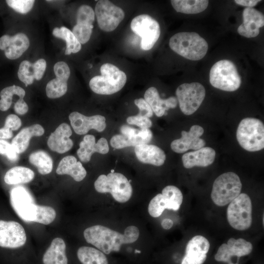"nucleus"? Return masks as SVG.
I'll return each mask as SVG.
<instances>
[{
  "label": "nucleus",
  "instance_id": "1",
  "mask_svg": "<svg viewBox=\"0 0 264 264\" xmlns=\"http://www.w3.org/2000/svg\"><path fill=\"white\" fill-rule=\"evenodd\" d=\"M139 234L138 228L134 225L128 226L123 234L101 225L90 226L84 231L87 242L106 254L119 251L123 244L135 242Z\"/></svg>",
  "mask_w": 264,
  "mask_h": 264
},
{
  "label": "nucleus",
  "instance_id": "2",
  "mask_svg": "<svg viewBox=\"0 0 264 264\" xmlns=\"http://www.w3.org/2000/svg\"><path fill=\"white\" fill-rule=\"evenodd\" d=\"M169 46L176 53L192 61L202 59L208 50V44L196 32H180L170 39Z\"/></svg>",
  "mask_w": 264,
  "mask_h": 264
},
{
  "label": "nucleus",
  "instance_id": "3",
  "mask_svg": "<svg viewBox=\"0 0 264 264\" xmlns=\"http://www.w3.org/2000/svg\"><path fill=\"white\" fill-rule=\"evenodd\" d=\"M101 75L92 77L89 83L95 93L110 95L120 91L127 82L126 73L115 65L106 63L100 67Z\"/></svg>",
  "mask_w": 264,
  "mask_h": 264
},
{
  "label": "nucleus",
  "instance_id": "4",
  "mask_svg": "<svg viewBox=\"0 0 264 264\" xmlns=\"http://www.w3.org/2000/svg\"><path fill=\"white\" fill-rule=\"evenodd\" d=\"M236 137L240 145L249 152L260 151L264 148V126L255 118L247 117L240 122Z\"/></svg>",
  "mask_w": 264,
  "mask_h": 264
},
{
  "label": "nucleus",
  "instance_id": "5",
  "mask_svg": "<svg viewBox=\"0 0 264 264\" xmlns=\"http://www.w3.org/2000/svg\"><path fill=\"white\" fill-rule=\"evenodd\" d=\"M96 191L100 193H110L117 202L125 203L131 198L132 186L127 177L119 173L111 172L101 175L94 182Z\"/></svg>",
  "mask_w": 264,
  "mask_h": 264
},
{
  "label": "nucleus",
  "instance_id": "6",
  "mask_svg": "<svg viewBox=\"0 0 264 264\" xmlns=\"http://www.w3.org/2000/svg\"><path fill=\"white\" fill-rule=\"evenodd\" d=\"M209 81L214 88L226 91L236 90L242 83L236 66L228 60L219 61L212 66Z\"/></svg>",
  "mask_w": 264,
  "mask_h": 264
},
{
  "label": "nucleus",
  "instance_id": "7",
  "mask_svg": "<svg viewBox=\"0 0 264 264\" xmlns=\"http://www.w3.org/2000/svg\"><path fill=\"white\" fill-rule=\"evenodd\" d=\"M242 187L241 179L236 173L232 172L223 173L214 182L211 199L216 205L224 206L241 194Z\"/></svg>",
  "mask_w": 264,
  "mask_h": 264
},
{
  "label": "nucleus",
  "instance_id": "8",
  "mask_svg": "<svg viewBox=\"0 0 264 264\" xmlns=\"http://www.w3.org/2000/svg\"><path fill=\"white\" fill-rule=\"evenodd\" d=\"M252 209L250 197L246 194H240L227 208V220L230 225L238 230L248 229L252 221Z\"/></svg>",
  "mask_w": 264,
  "mask_h": 264
},
{
  "label": "nucleus",
  "instance_id": "9",
  "mask_svg": "<svg viewBox=\"0 0 264 264\" xmlns=\"http://www.w3.org/2000/svg\"><path fill=\"white\" fill-rule=\"evenodd\" d=\"M204 87L200 83H184L176 89V94L181 111L189 115L199 108L205 96Z\"/></svg>",
  "mask_w": 264,
  "mask_h": 264
},
{
  "label": "nucleus",
  "instance_id": "10",
  "mask_svg": "<svg viewBox=\"0 0 264 264\" xmlns=\"http://www.w3.org/2000/svg\"><path fill=\"white\" fill-rule=\"evenodd\" d=\"M131 28L141 38V47L144 50L152 49L160 35L158 22L147 14H141L134 17L131 22Z\"/></svg>",
  "mask_w": 264,
  "mask_h": 264
},
{
  "label": "nucleus",
  "instance_id": "11",
  "mask_svg": "<svg viewBox=\"0 0 264 264\" xmlns=\"http://www.w3.org/2000/svg\"><path fill=\"white\" fill-rule=\"evenodd\" d=\"M183 201V195L176 186L168 185L164 187L161 194L154 197L150 201L148 210L154 218L161 215L165 209L177 211Z\"/></svg>",
  "mask_w": 264,
  "mask_h": 264
},
{
  "label": "nucleus",
  "instance_id": "12",
  "mask_svg": "<svg viewBox=\"0 0 264 264\" xmlns=\"http://www.w3.org/2000/svg\"><path fill=\"white\" fill-rule=\"evenodd\" d=\"M94 13L99 28L105 32L115 30L125 18L123 9L108 0H98Z\"/></svg>",
  "mask_w": 264,
  "mask_h": 264
},
{
  "label": "nucleus",
  "instance_id": "13",
  "mask_svg": "<svg viewBox=\"0 0 264 264\" xmlns=\"http://www.w3.org/2000/svg\"><path fill=\"white\" fill-rule=\"evenodd\" d=\"M120 131L121 134L113 136L110 140L111 146L116 149L146 144L153 138V133L149 129L138 130L124 125L120 127Z\"/></svg>",
  "mask_w": 264,
  "mask_h": 264
},
{
  "label": "nucleus",
  "instance_id": "14",
  "mask_svg": "<svg viewBox=\"0 0 264 264\" xmlns=\"http://www.w3.org/2000/svg\"><path fill=\"white\" fill-rule=\"evenodd\" d=\"M10 197L12 206L19 217L25 221L33 222L36 204L28 191L22 186L15 187L11 190Z\"/></svg>",
  "mask_w": 264,
  "mask_h": 264
},
{
  "label": "nucleus",
  "instance_id": "15",
  "mask_svg": "<svg viewBox=\"0 0 264 264\" xmlns=\"http://www.w3.org/2000/svg\"><path fill=\"white\" fill-rule=\"evenodd\" d=\"M252 249L253 246L250 242L242 238H231L227 243H223L219 247L215 259L218 262L236 264L233 261V257H236L239 260L240 257L250 254Z\"/></svg>",
  "mask_w": 264,
  "mask_h": 264
},
{
  "label": "nucleus",
  "instance_id": "16",
  "mask_svg": "<svg viewBox=\"0 0 264 264\" xmlns=\"http://www.w3.org/2000/svg\"><path fill=\"white\" fill-rule=\"evenodd\" d=\"M26 240L24 229L19 223L0 220V246L18 248L23 245Z\"/></svg>",
  "mask_w": 264,
  "mask_h": 264
},
{
  "label": "nucleus",
  "instance_id": "17",
  "mask_svg": "<svg viewBox=\"0 0 264 264\" xmlns=\"http://www.w3.org/2000/svg\"><path fill=\"white\" fill-rule=\"evenodd\" d=\"M203 133L202 127L194 125L188 132L182 131L181 138L173 141L171 148L174 152L180 154L190 149L197 150L204 147L205 142L200 138Z\"/></svg>",
  "mask_w": 264,
  "mask_h": 264
},
{
  "label": "nucleus",
  "instance_id": "18",
  "mask_svg": "<svg viewBox=\"0 0 264 264\" xmlns=\"http://www.w3.org/2000/svg\"><path fill=\"white\" fill-rule=\"evenodd\" d=\"M68 117L74 131L79 135L86 134L91 129L101 132L106 127V118L101 115L87 116L74 111Z\"/></svg>",
  "mask_w": 264,
  "mask_h": 264
},
{
  "label": "nucleus",
  "instance_id": "19",
  "mask_svg": "<svg viewBox=\"0 0 264 264\" xmlns=\"http://www.w3.org/2000/svg\"><path fill=\"white\" fill-rule=\"evenodd\" d=\"M208 240L201 235L193 237L187 243L181 264H203L210 248Z\"/></svg>",
  "mask_w": 264,
  "mask_h": 264
},
{
  "label": "nucleus",
  "instance_id": "20",
  "mask_svg": "<svg viewBox=\"0 0 264 264\" xmlns=\"http://www.w3.org/2000/svg\"><path fill=\"white\" fill-rule=\"evenodd\" d=\"M30 42L27 36L19 33L13 36L4 35L0 38V49L4 51L6 57L15 60L20 57L28 49Z\"/></svg>",
  "mask_w": 264,
  "mask_h": 264
},
{
  "label": "nucleus",
  "instance_id": "21",
  "mask_svg": "<svg viewBox=\"0 0 264 264\" xmlns=\"http://www.w3.org/2000/svg\"><path fill=\"white\" fill-rule=\"evenodd\" d=\"M243 22L238 28V33L246 38H253L260 33L264 25V16L260 11L253 7H246L242 12Z\"/></svg>",
  "mask_w": 264,
  "mask_h": 264
},
{
  "label": "nucleus",
  "instance_id": "22",
  "mask_svg": "<svg viewBox=\"0 0 264 264\" xmlns=\"http://www.w3.org/2000/svg\"><path fill=\"white\" fill-rule=\"evenodd\" d=\"M70 126L66 123L60 124L51 133L47 140V145L52 151L63 154L70 150L73 145L72 140L69 138L72 135Z\"/></svg>",
  "mask_w": 264,
  "mask_h": 264
},
{
  "label": "nucleus",
  "instance_id": "23",
  "mask_svg": "<svg viewBox=\"0 0 264 264\" xmlns=\"http://www.w3.org/2000/svg\"><path fill=\"white\" fill-rule=\"evenodd\" d=\"M109 151L108 142L105 138H100L96 143L95 137L93 135L87 134L80 143L77 154L80 160L86 163L90 161L94 153L106 154Z\"/></svg>",
  "mask_w": 264,
  "mask_h": 264
},
{
  "label": "nucleus",
  "instance_id": "24",
  "mask_svg": "<svg viewBox=\"0 0 264 264\" xmlns=\"http://www.w3.org/2000/svg\"><path fill=\"white\" fill-rule=\"evenodd\" d=\"M215 157L214 149L210 147H204L184 154L182 156V161L185 168L190 169L195 166H208L213 163Z\"/></svg>",
  "mask_w": 264,
  "mask_h": 264
},
{
  "label": "nucleus",
  "instance_id": "25",
  "mask_svg": "<svg viewBox=\"0 0 264 264\" xmlns=\"http://www.w3.org/2000/svg\"><path fill=\"white\" fill-rule=\"evenodd\" d=\"M144 99L150 106L153 112L161 117L169 109H174L177 105L176 97L171 96L167 99L160 97L157 89L153 87L148 88L144 93Z\"/></svg>",
  "mask_w": 264,
  "mask_h": 264
},
{
  "label": "nucleus",
  "instance_id": "26",
  "mask_svg": "<svg viewBox=\"0 0 264 264\" xmlns=\"http://www.w3.org/2000/svg\"><path fill=\"white\" fill-rule=\"evenodd\" d=\"M134 152L138 160L143 163L160 166L166 160L164 152L154 145L146 144L137 146L134 147Z\"/></svg>",
  "mask_w": 264,
  "mask_h": 264
},
{
  "label": "nucleus",
  "instance_id": "27",
  "mask_svg": "<svg viewBox=\"0 0 264 264\" xmlns=\"http://www.w3.org/2000/svg\"><path fill=\"white\" fill-rule=\"evenodd\" d=\"M56 173L69 175L76 181H82L87 175V171L82 163L72 155L66 156L60 161Z\"/></svg>",
  "mask_w": 264,
  "mask_h": 264
},
{
  "label": "nucleus",
  "instance_id": "28",
  "mask_svg": "<svg viewBox=\"0 0 264 264\" xmlns=\"http://www.w3.org/2000/svg\"><path fill=\"white\" fill-rule=\"evenodd\" d=\"M44 132L43 127L37 124L24 128L14 137L11 145L18 154H21L27 149L32 137L42 136Z\"/></svg>",
  "mask_w": 264,
  "mask_h": 264
},
{
  "label": "nucleus",
  "instance_id": "29",
  "mask_svg": "<svg viewBox=\"0 0 264 264\" xmlns=\"http://www.w3.org/2000/svg\"><path fill=\"white\" fill-rule=\"evenodd\" d=\"M66 248V243L62 238L54 239L43 256L44 264H67Z\"/></svg>",
  "mask_w": 264,
  "mask_h": 264
},
{
  "label": "nucleus",
  "instance_id": "30",
  "mask_svg": "<svg viewBox=\"0 0 264 264\" xmlns=\"http://www.w3.org/2000/svg\"><path fill=\"white\" fill-rule=\"evenodd\" d=\"M34 177V173L31 169L22 166H16L6 173L4 180L7 184L15 185L29 182Z\"/></svg>",
  "mask_w": 264,
  "mask_h": 264
},
{
  "label": "nucleus",
  "instance_id": "31",
  "mask_svg": "<svg viewBox=\"0 0 264 264\" xmlns=\"http://www.w3.org/2000/svg\"><path fill=\"white\" fill-rule=\"evenodd\" d=\"M171 4L177 12L184 14H198L205 10L209 1L206 0H172Z\"/></svg>",
  "mask_w": 264,
  "mask_h": 264
},
{
  "label": "nucleus",
  "instance_id": "32",
  "mask_svg": "<svg viewBox=\"0 0 264 264\" xmlns=\"http://www.w3.org/2000/svg\"><path fill=\"white\" fill-rule=\"evenodd\" d=\"M77 255L82 264H108V259L103 252L93 247H80Z\"/></svg>",
  "mask_w": 264,
  "mask_h": 264
},
{
  "label": "nucleus",
  "instance_id": "33",
  "mask_svg": "<svg viewBox=\"0 0 264 264\" xmlns=\"http://www.w3.org/2000/svg\"><path fill=\"white\" fill-rule=\"evenodd\" d=\"M52 35L56 38L66 41L65 55H68L71 53H76L81 50V44L76 38L72 32L66 27L54 28L52 31Z\"/></svg>",
  "mask_w": 264,
  "mask_h": 264
},
{
  "label": "nucleus",
  "instance_id": "34",
  "mask_svg": "<svg viewBox=\"0 0 264 264\" xmlns=\"http://www.w3.org/2000/svg\"><path fill=\"white\" fill-rule=\"evenodd\" d=\"M29 162L36 166L39 173L47 175L51 173L53 169V160L46 152L38 151L32 153L29 157Z\"/></svg>",
  "mask_w": 264,
  "mask_h": 264
},
{
  "label": "nucleus",
  "instance_id": "35",
  "mask_svg": "<svg viewBox=\"0 0 264 264\" xmlns=\"http://www.w3.org/2000/svg\"><path fill=\"white\" fill-rule=\"evenodd\" d=\"M16 95L19 98H23L25 95V90L21 87L13 85L2 89L0 93V110L6 111L11 106L13 97Z\"/></svg>",
  "mask_w": 264,
  "mask_h": 264
},
{
  "label": "nucleus",
  "instance_id": "36",
  "mask_svg": "<svg viewBox=\"0 0 264 264\" xmlns=\"http://www.w3.org/2000/svg\"><path fill=\"white\" fill-rule=\"evenodd\" d=\"M67 90V81L57 78L49 81L46 86L45 91L49 98H59L66 94Z\"/></svg>",
  "mask_w": 264,
  "mask_h": 264
},
{
  "label": "nucleus",
  "instance_id": "37",
  "mask_svg": "<svg viewBox=\"0 0 264 264\" xmlns=\"http://www.w3.org/2000/svg\"><path fill=\"white\" fill-rule=\"evenodd\" d=\"M56 216V211L53 208L36 204V215L33 222L49 224L54 221Z\"/></svg>",
  "mask_w": 264,
  "mask_h": 264
},
{
  "label": "nucleus",
  "instance_id": "38",
  "mask_svg": "<svg viewBox=\"0 0 264 264\" xmlns=\"http://www.w3.org/2000/svg\"><path fill=\"white\" fill-rule=\"evenodd\" d=\"M18 76L20 80L23 82L26 87L31 85L35 79L33 64L27 60L22 61L19 67Z\"/></svg>",
  "mask_w": 264,
  "mask_h": 264
},
{
  "label": "nucleus",
  "instance_id": "39",
  "mask_svg": "<svg viewBox=\"0 0 264 264\" xmlns=\"http://www.w3.org/2000/svg\"><path fill=\"white\" fill-rule=\"evenodd\" d=\"M6 3L16 12L25 14L32 8L35 0H7Z\"/></svg>",
  "mask_w": 264,
  "mask_h": 264
},
{
  "label": "nucleus",
  "instance_id": "40",
  "mask_svg": "<svg viewBox=\"0 0 264 264\" xmlns=\"http://www.w3.org/2000/svg\"><path fill=\"white\" fill-rule=\"evenodd\" d=\"M53 69L56 78L63 81H68L70 74V70L66 63L64 61L56 63L54 66Z\"/></svg>",
  "mask_w": 264,
  "mask_h": 264
},
{
  "label": "nucleus",
  "instance_id": "41",
  "mask_svg": "<svg viewBox=\"0 0 264 264\" xmlns=\"http://www.w3.org/2000/svg\"><path fill=\"white\" fill-rule=\"evenodd\" d=\"M18 154L11 144L0 139V154L6 156L9 160L14 162L18 159Z\"/></svg>",
  "mask_w": 264,
  "mask_h": 264
},
{
  "label": "nucleus",
  "instance_id": "42",
  "mask_svg": "<svg viewBox=\"0 0 264 264\" xmlns=\"http://www.w3.org/2000/svg\"><path fill=\"white\" fill-rule=\"evenodd\" d=\"M127 122L129 124L136 125L141 129H149L152 125V122L149 118L137 114L128 117Z\"/></svg>",
  "mask_w": 264,
  "mask_h": 264
},
{
  "label": "nucleus",
  "instance_id": "43",
  "mask_svg": "<svg viewBox=\"0 0 264 264\" xmlns=\"http://www.w3.org/2000/svg\"><path fill=\"white\" fill-rule=\"evenodd\" d=\"M134 102L139 110L137 115L149 118L153 115V111L150 106L144 98L136 99Z\"/></svg>",
  "mask_w": 264,
  "mask_h": 264
},
{
  "label": "nucleus",
  "instance_id": "44",
  "mask_svg": "<svg viewBox=\"0 0 264 264\" xmlns=\"http://www.w3.org/2000/svg\"><path fill=\"white\" fill-rule=\"evenodd\" d=\"M46 61L43 59H40L33 64L35 79L39 81L43 78L46 69Z\"/></svg>",
  "mask_w": 264,
  "mask_h": 264
},
{
  "label": "nucleus",
  "instance_id": "45",
  "mask_svg": "<svg viewBox=\"0 0 264 264\" xmlns=\"http://www.w3.org/2000/svg\"><path fill=\"white\" fill-rule=\"evenodd\" d=\"M22 125V121L20 118L15 114L8 115L5 121L3 127L12 131L19 129Z\"/></svg>",
  "mask_w": 264,
  "mask_h": 264
},
{
  "label": "nucleus",
  "instance_id": "46",
  "mask_svg": "<svg viewBox=\"0 0 264 264\" xmlns=\"http://www.w3.org/2000/svg\"><path fill=\"white\" fill-rule=\"evenodd\" d=\"M15 112L20 115L25 114L28 110V106L23 98H19L14 105Z\"/></svg>",
  "mask_w": 264,
  "mask_h": 264
},
{
  "label": "nucleus",
  "instance_id": "47",
  "mask_svg": "<svg viewBox=\"0 0 264 264\" xmlns=\"http://www.w3.org/2000/svg\"><path fill=\"white\" fill-rule=\"evenodd\" d=\"M261 1L258 0H235L234 1L236 3L242 6H246V7H252Z\"/></svg>",
  "mask_w": 264,
  "mask_h": 264
},
{
  "label": "nucleus",
  "instance_id": "48",
  "mask_svg": "<svg viewBox=\"0 0 264 264\" xmlns=\"http://www.w3.org/2000/svg\"><path fill=\"white\" fill-rule=\"evenodd\" d=\"M13 136V132L10 129L3 127L0 129V139H10Z\"/></svg>",
  "mask_w": 264,
  "mask_h": 264
},
{
  "label": "nucleus",
  "instance_id": "49",
  "mask_svg": "<svg viewBox=\"0 0 264 264\" xmlns=\"http://www.w3.org/2000/svg\"><path fill=\"white\" fill-rule=\"evenodd\" d=\"M173 225V221L169 219H164L161 222L162 227L165 229H169Z\"/></svg>",
  "mask_w": 264,
  "mask_h": 264
},
{
  "label": "nucleus",
  "instance_id": "50",
  "mask_svg": "<svg viewBox=\"0 0 264 264\" xmlns=\"http://www.w3.org/2000/svg\"><path fill=\"white\" fill-rule=\"evenodd\" d=\"M135 252L136 253H139L141 252L140 251H139V250H135Z\"/></svg>",
  "mask_w": 264,
  "mask_h": 264
},
{
  "label": "nucleus",
  "instance_id": "51",
  "mask_svg": "<svg viewBox=\"0 0 264 264\" xmlns=\"http://www.w3.org/2000/svg\"><path fill=\"white\" fill-rule=\"evenodd\" d=\"M264 215H263V225H264Z\"/></svg>",
  "mask_w": 264,
  "mask_h": 264
}]
</instances>
